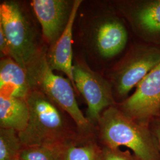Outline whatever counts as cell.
Wrapping results in <instances>:
<instances>
[{
    "label": "cell",
    "instance_id": "cell-3",
    "mask_svg": "<svg viewBox=\"0 0 160 160\" xmlns=\"http://www.w3.org/2000/svg\"><path fill=\"white\" fill-rule=\"evenodd\" d=\"M0 26L10 46V57L29 73L47 53L26 9L16 1L0 5Z\"/></svg>",
    "mask_w": 160,
    "mask_h": 160
},
{
    "label": "cell",
    "instance_id": "cell-13",
    "mask_svg": "<svg viewBox=\"0 0 160 160\" xmlns=\"http://www.w3.org/2000/svg\"><path fill=\"white\" fill-rule=\"evenodd\" d=\"M55 160H97L101 152L95 135L83 137L52 149Z\"/></svg>",
    "mask_w": 160,
    "mask_h": 160
},
{
    "label": "cell",
    "instance_id": "cell-18",
    "mask_svg": "<svg viewBox=\"0 0 160 160\" xmlns=\"http://www.w3.org/2000/svg\"><path fill=\"white\" fill-rule=\"evenodd\" d=\"M0 52L1 59L10 57V46L3 29L0 26Z\"/></svg>",
    "mask_w": 160,
    "mask_h": 160
},
{
    "label": "cell",
    "instance_id": "cell-19",
    "mask_svg": "<svg viewBox=\"0 0 160 160\" xmlns=\"http://www.w3.org/2000/svg\"><path fill=\"white\" fill-rule=\"evenodd\" d=\"M152 133L155 139L159 152H160V118L154 120Z\"/></svg>",
    "mask_w": 160,
    "mask_h": 160
},
{
    "label": "cell",
    "instance_id": "cell-2",
    "mask_svg": "<svg viewBox=\"0 0 160 160\" xmlns=\"http://www.w3.org/2000/svg\"><path fill=\"white\" fill-rule=\"evenodd\" d=\"M96 133L104 147H125L138 160H160L157 143L148 125L132 119L115 105L102 113Z\"/></svg>",
    "mask_w": 160,
    "mask_h": 160
},
{
    "label": "cell",
    "instance_id": "cell-17",
    "mask_svg": "<svg viewBox=\"0 0 160 160\" xmlns=\"http://www.w3.org/2000/svg\"><path fill=\"white\" fill-rule=\"evenodd\" d=\"M101 156L103 160H138L129 151H121L120 148L101 147Z\"/></svg>",
    "mask_w": 160,
    "mask_h": 160
},
{
    "label": "cell",
    "instance_id": "cell-4",
    "mask_svg": "<svg viewBox=\"0 0 160 160\" xmlns=\"http://www.w3.org/2000/svg\"><path fill=\"white\" fill-rule=\"evenodd\" d=\"M29 76L33 88L43 92L68 115L80 135H96V128L88 122L80 110L72 82L69 79L54 74L48 62L47 54Z\"/></svg>",
    "mask_w": 160,
    "mask_h": 160
},
{
    "label": "cell",
    "instance_id": "cell-10",
    "mask_svg": "<svg viewBox=\"0 0 160 160\" xmlns=\"http://www.w3.org/2000/svg\"><path fill=\"white\" fill-rule=\"evenodd\" d=\"M81 3V0H74L72 10L66 28L58 40L53 45L49 47L47 51V61L50 68L53 71L57 70L65 74L74 88L72 74V30L76 16Z\"/></svg>",
    "mask_w": 160,
    "mask_h": 160
},
{
    "label": "cell",
    "instance_id": "cell-8",
    "mask_svg": "<svg viewBox=\"0 0 160 160\" xmlns=\"http://www.w3.org/2000/svg\"><path fill=\"white\" fill-rule=\"evenodd\" d=\"M74 1L33 0L30 2L49 48L58 40L68 23Z\"/></svg>",
    "mask_w": 160,
    "mask_h": 160
},
{
    "label": "cell",
    "instance_id": "cell-7",
    "mask_svg": "<svg viewBox=\"0 0 160 160\" xmlns=\"http://www.w3.org/2000/svg\"><path fill=\"white\" fill-rule=\"evenodd\" d=\"M126 115L147 125L160 113V63L137 86L134 93L118 107Z\"/></svg>",
    "mask_w": 160,
    "mask_h": 160
},
{
    "label": "cell",
    "instance_id": "cell-14",
    "mask_svg": "<svg viewBox=\"0 0 160 160\" xmlns=\"http://www.w3.org/2000/svg\"><path fill=\"white\" fill-rule=\"evenodd\" d=\"M133 16L138 24L149 33H160V0L142 3L134 10Z\"/></svg>",
    "mask_w": 160,
    "mask_h": 160
},
{
    "label": "cell",
    "instance_id": "cell-15",
    "mask_svg": "<svg viewBox=\"0 0 160 160\" xmlns=\"http://www.w3.org/2000/svg\"><path fill=\"white\" fill-rule=\"evenodd\" d=\"M22 147L17 132L0 128V160H20Z\"/></svg>",
    "mask_w": 160,
    "mask_h": 160
},
{
    "label": "cell",
    "instance_id": "cell-12",
    "mask_svg": "<svg viewBox=\"0 0 160 160\" xmlns=\"http://www.w3.org/2000/svg\"><path fill=\"white\" fill-rule=\"evenodd\" d=\"M29 116L26 98L0 94V128L20 133L28 126Z\"/></svg>",
    "mask_w": 160,
    "mask_h": 160
},
{
    "label": "cell",
    "instance_id": "cell-5",
    "mask_svg": "<svg viewBox=\"0 0 160 160\" xmlns=\"http://www.w3.org/2000/svg\"><path fill=\"white\" fill-rule=\"evenodd\" d=\"M72 74L75 89L80 92L87 104L86 118L96 128L103 112L115 104L112 85L81 61H75Z\"/></svg>",
    "mask_w": 160,
    "mask_h": 160
},
{
    "label": "cell",
    "instance_id": "cell-16",
    "mask_svg": "<svg viewBox=\"0 0 160 160\" xmlns=\"http://www.w3.org/2000/svg\"><path fill=\"white\" fill-rule=\"evenodd\" d=\"M20 160H55V155L52 149L45 147H23Z\"/></svg>",
    "mask_w": 160,
    "mask_h": 160
},
{
    "label": "cell",
    "instance_id": "cell-11",
    "mask_svg": "<svg viewBox=\"0 0 160 160\" xmlns=\"http://www.w3.org/2000/svg\"><path fill=\"white\" fill-rule=\"evenodd\" d=\"M28 72L11 57L0 61V94L26 98L33 90Z\"/></svg>",
    "mask_w": 160,
    "mask_h": 160
},
{
    "label": "cell",
    "instance_id": "cell-1",
    "mask_svg": "<svg viewBox=\"0 0 160 160\" xmlns=\"http://www.w3.org/2000/svg\"><path fill=\"white\" fill-rule=\"evenodd\" d=\"M29 120L26 129L18 133L23 147L41 146L54 149L77 139L76 126L69 122L67 113L37 88L26 97Z\"/></svg>",
    "mask_w": 160,
    "mask_h": 160
},
{
    "label": "cell",
    "instance_id": "cell-9",
    "mask_svg": "<svg viewBox=\"0 0 160 160\" xmlns=\"http://www.w3.org/2000/svg\"><path fill=\"white\" fill-rule=\"evenodd\" d=\"M93 40L97 53L101 57H114L126 46L127 30L117 18L106 17L96 24L94 30Z\"/></svg>",
    "mask_w": 160,
    "mask_h": 160
},
{
    "label": "cell",
    "instance_id": "cell-6",
    "mask_svg": "<svg viewBox=\"0 0 160 160\" xmlns=\"http://www.w3.org/2000/svg\"><path fill=\"white\" fill-rule=\"evenodd\" d=\"M160 63V49L141 46L129 52L113 69L112 82L117 94L125 97Z\"/></svg>",
    "mask_w": 160,
    "mask_h": 160
},
{
    "label": "cell",
    "instance_id": "cell-20",
    "mask_svg": "<svg viewBox=\"0 0 160 160\" xmlns=\"http://www.w3.org/2000/svg\"><path fill=\"white\" fill-rule=\"evenodd\" d=\"M97 160H103L102 157V156H101V152H100V154L99 155V156H98V157Z\"/></svg>",
    "mask_w": 160,
    "mask_h": 160
}]
</instances>
